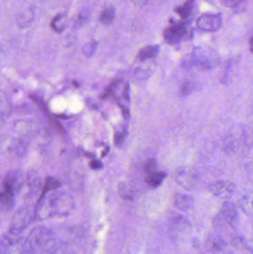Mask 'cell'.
Wrapping results in <instances>:
<instances>
[{"mask_svg":"<svg viewBox=\"0 0 253 254\" xmlns=\"http://www.w3.org/2000/svg\"><path fill=\"white\" fill-rule=\"evenodd\" d=\"M73 207V199L65 192H55L47 195L43 193L36 207L34 215L40 219L54 216L66 215Z\"/></svg>","mask_w":253,"mask_h":254,"instance_id":"1","label":"cell"},{"mask_svg":"<svg viewBox=\"0 0 253 254\" xmlns=\"http://www.w3.org/2000/svg\"><path fill=\"white\" fill-rule=\"evenodd\" d=\"M53 233L44 227L34 228L25 240V252L34 253L47 246L52 239Z\"/></svg>","mask_w":253,"mask_h":254,"instance_id":"2","label":"cell"},{"mask_svg":"<svg viewBox=\"0 0 253 254\" xmlns=\"http://www.w3.org/2000/svg\"><path fill=\"white\" fill-rule=\"evenodd\" d=\"M193 65L199 68H211L218 64V57L216 52L207 47H197L190 55Z\"/></svg>","mask_w":253,"mask_h":254,"instance_id":"3","label":"cell"},{"mask_svg":"<svg viewBox=\"0 0 253 254\" xmlns=\"http://www.w3.org/2000/svg\"><path fill=\"white\" fill-rule=\"evenodd\" d=\"M239 221V212L233 203L224 202L221 206L219 213L216 215L214 222L218 226L224 225H235Z\"/></svg>","mask_w":253,"mask_h":254,"instance_id":"4","label":"cell"},{"mask_svg":"<svg viewBox=\"0 0 253 254\" xmlns=\"http://www.w3.org/2000/svg\"><path fill=\"white\" fill-rule=\"evenodd\" d=\"M34 218H35L34 212L33 213L28 207H23L18 210L12 218L10 233L19 234L31 224V220Z\"/></svg>","mask_w":253,"mask_h":254,"instance_id":"5","label":"cell"},{"mask_svg":"<svg viewBox=\"0 0 253 254\" xmlns=\"http://www.w3.org/2000/svg\"><path fill=\"white\" fill-rule=\"evenodd\" d=\"M222 16L219 13H204L198 18L196 26L206 32H215L222 26Z\"/></svg>","mask_w":253,"mask_h":254,"instance_id":"6","label":"cell"},{"mask_svg":"<svg viewBox=\"0 0 253 254\" xmlns=\"http://www.w3.org/2000/svg\"><path fill=\"white\" fill-rule=\"evenodd\" d=\"M190 31L184 23H175L163 31V38L169 44H176L181 40L187 39Z\"/></svg>","mask_w":253,"mask_h":254,"instance_id":"7","label":"cell"},{"mask_svg":"<svg viewBox=\"0 0 253 254\" xmlns=\"http://www.w3.org/2000/svg\"><path fill=\"white\" fill-rule=\"evenodd\" d=\"M175 180L178 185L187 190L193 189L199 182V175L194 169L182 167L176 172Z\"/></svg>","mask_w":253,"mask_h":254,"instance_id":"8","label":"cell"},{"mask_svg":"<svg viewBox=\"0 0 253 254\" xmlns=\"http://www.w3.org/2000/svg\"><path fill=\"white\" fill-rule=\"evenodd\" d=\"M209 190L215 196L227 198L231 197L236 192V186L230 181H218L211 184Z\"/></svg>","mask_w":253,"mask_h":254,"instance_id":"9","label":"cell"},{"mask_svg":"<svg viewBox=\"0 0 253 254\" xmlns=\"http://www.w3.org/2000/svg\"><path fill=\"white\" fill-rule=\"evenodd\" d=\"M168 222L171 229L178 234H187L192 228L190 221L185 216L175 212L169 213Z\"/></svg>","mask_w":253,"mask_h":254,"instance_id":"10","label":"cell"},{"mask_svg":"<svg viewBox=\"0 0 253 254\" xmlns=\"http://www.w3.org/2000/svg\"><path fill=\"white\" fill-rule=\"evenodd\" d=\"M15 204V193L5 187H1L0 190V210L10 211Z\"/></svg>","mask_w":253,"mask_h":254,"instance_id":"11","label":"cell"},{"mask_svg":"<svg viewBox=\"0 0 253 254\" xmlns=\"http://www.w3.org/2000/svg\"><path fill=\"white\" fill-rule=\"evenodd\" d=\"M22 182H23V177L22 173L19 171H13L6 176L2 185L16 193L22 187Z\"/></svg>","mask_w":253,"mask_h":254,"instance_id":"12","label":"cell"},{"mask_svg":"<svg viewBox=\"0 0 253 254\" xmlns=\"http://www.w3.org/2000/svg\"><path fill=\"white\" fill-rule=\"evenodd\" d=\"M174 205L178 210L187 211L194 206V198L187 194L177 193L174 195Z\"/></svg>","mask_w":253,"mask_h":254,"instance_id":"13","label":"cell"},{"mask_svg":"<svg viewBox=\"0 0 253 254\" xmlns=\"http://www.w3.org/2000/svg\"><path fill=\"white\" fill-rule=\"evenodd\" d=\"M35 19V13L31 8L25 9L16 16V22L20 28H28Z\"/></svg>","mask_w":253,"mask_h":254,"instance_id":"14","label":"cell"},{"mask_svg":"<svg viewBox=\"0 0 253 254\" xmlns=\"http://www.w3.org/2000/svg\"><path fill=\"white\" fill-rule=\"evenodd\" d=\"M22 146L19 144V141L7 136L0 137V150L2 152H16L20 151Z\"/></svg>","mask_w":253,"mask_h":254,"instance_id":"15","label":"cell"},{"mask_svg":"<svg viewBox=\"0 0 253 254\" xmlns=\"http://www.w3.org/2000/svg\"><path fill=\"white\" fill-rule=\"evenodd\" d=\"M159 52H160V46H155V45L145 46L138 52V58L141 61L153 59L157 56Z\"/></svg>","mask_w":253,"mask_h":254,"instance_id":"16","label":"cell"},{"mask_svg":"<svg viewBox=\"0 0 253 254\" xmlns=\"http://www.w3.org/2000/svg\"><path fill=\"white\" fill-rule=\"evenodd\" d=\"M208 249L214 253H219L225 249L226 242L219 236L214 235L208 238L206 241Z\"/></svg>","mask_w":253,"mask_h":254,"instance_id":"17","label":"cell"},{"mask_svg":"<svg viewBox=\"0 0 253 254\" xmlns=\"http://www.w3.org/2000/svg\"><path fill=\"white\" fill-rule=\"evenodd\" d=\"M116 17V10L114 6L108 5L100 15V22L104 25H110L113 23Z\"/></svg>","mask_w":253,"mask_h":254,"instance_id":"18","label":"cell"},{"mask_svg":"<svg viewBox=\"0 0 253 254\" xmlns=\"http://www.w3.org/2000/svg\"><path fill=\"white\" fill-rule=\"evenodd\" d=\"M196 0H187L184 4L178 6L175 8V13H178L182 19H187L190 17L194 7Z\"/></svg>","mask_w":253,"mask_h":254,"instance_id":"19","label":"cell"},{"mask_svg":"<svg viewBox=\"0 0 253 254\" xmlns=\"http://www.w3.org/2000/svg\"><path fill=\"white\" fill-rule=\"evenodd\" d=\"M166 176V173H163V172L156 171L151 174L147 175L146 182L149 186L152 187V188H157L161 185Z\"/></svg>","mask_w":253,"mask_h":254,"instance_id":"20","label":"cell"},{"mask_svg":"<svg viewBox=\"0 0 253 254\" xmlns=\"http://www.w3.org/2000/svg\"><path fill=\"white\" fill-rule=\"evenodd\" d=\"M91 12L89 8L84 7L79 12L75 21H74V29H80L83 28L90 19Z\"/></svg>","mask_w":253,"mask_h":254,"instance_id":"21","label":"cell"},{"mask_svg":"<svg viewBox=\"0 0 253 254\" xmlns=\"http://www.w3.org/2000/svg\"><path fill=\"white\" fill-rule=\"evenodd\" d=\"M239 205L243 210L244 213L248 216H251L253 213L252 193L248 192L245 194L239 201Z\"/></svg>","mask_w":253,"mask_h":254,"instance_id":"22","label":"cell"},{"mask_svg":"<svg viewBox=\"0 0 253 254\" xmlns=\"http://www.w3.org/2000/svg\"><path fill=\"white\" fill-rule=\"evenodd\" d=\"M51 26L53 28V31L57 33H61L65 30L66 26V19H65V15L64 13H59L56 15L53 20L51 21Z\"/></svg>","mask_w":253,"mask_h":254,"instance_id":"23","label":"cell"},{"mask_svg":"<svg viewBox=\"0 0 253 254\" xmlns=\"http://www.w3.org/2000/svg\"><path fill=\"white\" fill-rule=\"evenodd\" d=\"M98 43L96 40H91L83 46V53L86 58L93 56L98 48Z\"/></svg>","mask_w":253,"mask_h":254,"instance_id":"24","label":"cell"},{"mask_svg":"<svg viewBox=\"0 0 253 254\" xmlns=\"http://www.w3.org/2000/svg\"><path fill=\"white\" fill-rule=\"evenodd\" d=\"M61 186L60 182L57 179L53 177H49L46 179V185H45L44 191L43 192H49V191L56 190Z\"/></svg>","mask_w":253,"mask_h":254,"instance_id":"25","label":"cell"},{"mask_svg":"<svg viewBox=\"0 0 253 254\" xmlns=\"http://www.w3.org/2000/svg\"><path fill=\"white\" fill-rule=\"evenodd\" d=\"M119 193L120 196L124 199H132L133 198V193L131 190L125 184L122 183L119 185Z\"/></svg>","mask_w":253,"mask_h":254,"instance_id":"26","label":"cell"},{"mask_svg":"<svg viewBox=\"0 0 253 254\" xmlns=\"http://www.w3.org/2000/svg\"><path fill=\"white\" fill-rule=\"evenodd\" d=\"M157 170V161L155 159H150L144 167V171L147 175L154 173Z\"/></svg>","mask_w":253,"mask_h":254,"instance_id":"27","label":"cell"},{"mask_svg":"<svg viewBox=\"0 0 253 254\" xmlns=\"http://www.w3.org/2000/svg\"><path fill=\"white\" fill-rule=\"evenodd\" d=\"M195 86L193 83H186L181 86V95H190V93L193 92L194 90Z\"/></svg>","mask_w":253,"mask_h":254,"instance_id":"28","label":"cell"},{"mask_svg":"<svg viewBox=\"0 0 253 254\" xmlns=\"http://www.w3.org/2000/svg\"><path fill=\"white\" fill-rule=\"evenodd\" d=\"M31 98L42 110H43V111H46V110H47V107H46V104H45V103L43 102V100H42L40 97L37 96V95H31Z\"/></svg>","mask_w":253,"mask_h":254,"instance_id":"29","label":"cell"},{"mask_svg":"<svg viewBox=\"0 0 253 254\" xmlns=\"http://www.w3.org/2000/svg\"><path fill=\"white\" fill-rule=\"evenodd\" d=\"M126 131H119L117 132L114 135V143L116 145H120L123 143V140L126 138Z\"/></svg>","mask_w":253,"mask_h":254,"instance_id":"30","label":"cell"},{"mask_svg":"<svg viewBox=\"0 0 253 254\" xmlns=\"http://www.w3.org/2000/svg\"><path fill=\"white\" fill-rule=\"evenodd\" d=\"M49 119H50V122L51 123V125H53V127H54L58 131H59V132H63V128H62V125H61V124L59 123V121H58L57 119L53 117H50L49 118Z\"/></svg>","mask_w":253,"mask_h":254,"instance_id":"31","label":"cell"},{"mask_svg":"<svg viewBox=\"0 0 253 254\" xmlns=\"http://www.w3.org/2000/svg\"><path fill=\"white\" fill-rule=\"evenodd\" d=\"M242 1L243 0H221L223 4L229 6V7H234L242 2Z\"/></svg>","mask_w":253,"mask_h":254,"instance_id":"32","label":"cell"},{"mask_svg":"<svg viewBox=\"0 0 253 254\" xmlns=\"http://www.w3.org/2000/svg\"><path fill=\"white\" fill-rule=\"evenodd\" d=\"M90 167L93 170H100V169L102 168V164L101 161L93 160V161H91Z\"/></svg>","mask_w":253,"mask_h":254,"instance_id":"33","label":"cell"},{"mask_svg":"<svg viewBox=\"0 0 253 254\" xmlns=\"http://www.w3.org/2000/svg\"><path fill=\"white\" fill-rule=\"evenodd\" d=\"M149 1L150 0H132V3L138 7H144L149 2Z\"/></svg>","mask_w":253,"mask_h":254,"instance_id":"34","label":"cell"},{"mask_svg":"<svg viewBox=\"0 0 253 254\" xmlns=\"http://www.w3.org/2000/svg\"><path fill=\"white\" fill-rule=\"evenodd\" d=\"M6 247H7V241L4 240H0V254L5 253Z\"/></svg>","mask_w":253,"mask_h":254,"instance_id":"35","label":"cell"}]
</instances>
